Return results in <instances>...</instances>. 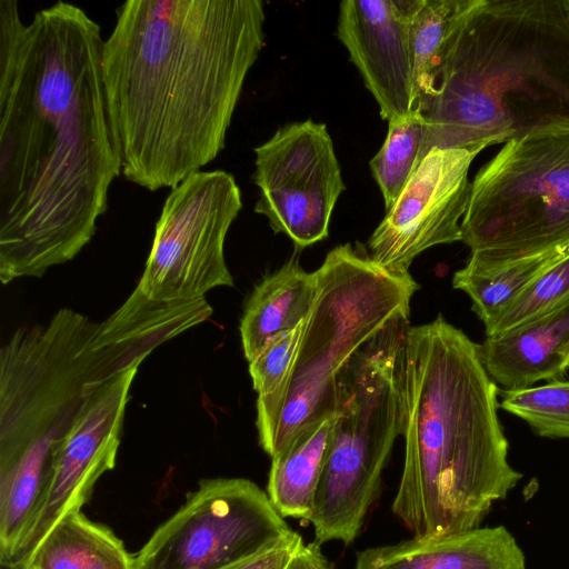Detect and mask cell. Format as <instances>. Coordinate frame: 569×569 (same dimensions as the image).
Wrapping results in <instances>:
<instances>
[{
  "instance_id": "6da1fadb",
  "label": "cell",
  "mask_w": 569,
  "mask_h": 569,
  "mask_svg": "<svg viewBox=\"0 0 569 569\" xmlns=\"http://www.w3.org/2000/svg\"><path fill=\"white\" fill-rule=\"evenodd\" d=\"M99 24L58 1L0 76V280L41 277L93 238L121 173Z\"/></svg>"
},
{
  "instance_id": "7a4b0ae2",
  "label": "cell",
  "mask_w": 569,
  "mask_h": 569,
  "mask_svg": "<svg viewBox=\"0 0 569 569\" xmlns=\"http://www.w3.org/2000/svg\"><path fill=\"white\" fill-rule=\"evenodd\" d=\"M264 19L260 0H128L117 9L102 79L127 180L172 189L222 151Z\"/></svg>"
},
{
  "instance_id": "3957f363",
  "label": "cell",
  "mask_w": 569,
  "mask_h": 569,
  "mask_svg": "<svg viewBox=\"0 0 569 569\" xmlns=\"http://www.w3.org/2000/svg\"><path fill=\"white\" fill-rule=\"evenodd\" d=\"M199 300L156 301L137 287L101 321L70 308L17 329L0 350V535L19 539L48 489L87 396L206 321Z\"/></svg>"
},
{
  "instance_id": "277c9868",
  "label": "cell",
  "mask_w": 569,
  "mask_h": 569,
  "mask_svg": "<svg viewBox=\"0 0 569 569\" xmlns=\"http://www.w3.org/2000/svg\"><path fill=\"white\" fill-rule=\"evenodd\" d=\"M499 388L479 345L441 315L409 327L403 351L405 460L392 512L412 538L480 527L522 475L508 460Z\"/></svg>"
},
{
  "instance_id": "5b68a950",
  "label": "cell",
  "mask_w": 569,
  "mask_h": 569,
  "mask_svg": "<svg viewBox=\"0 0 569 569\" xmlns=\"http://www.w3.org/2000/svg\"><path fill=\"white\" fill-rule=\"evenodd\" d=\"M416 107L423 158L569 123V0H471Z\"/></svg>"
},
{
  "instance_id": "8992f818",
  "label": "cell",
  "mask_w": 569,
  "mask_h": 569,
  "mask_svg": "<svg viewBox=\"0 0 569 569\" xmlns=\"http://www.w3.org/2000/svg\"><path fill=\"white\" fill-rule=\"evenodd\" d=\"M316 274L317 298L289 373L274 393L257 398L258 440L270 458L336 412L340 371L391 320L409 315L419 288L410 273L389 272L350 243L330 250Z\"/></svg>"
},
{
  "instance_id": "52a82bcc",
  "label": "cell",
  "mask_w": 569,
  "mask_h": 569,
  "mask_svg": "<svg viewBox=\"0 0 569 569\" xmlns=\"http://www.w3.org/2000/svg\"><path fill=\"white\" fill-rule=\"evenodd\" d=\"M409 327L408 315L391 320L338 375V417L309 520L320 546L351 543L379 495L383 469L403 429Z\"/></svg>"
},
{
  "instance_id": "ba28073f",
  "label": "cell",
  "mask_w": 569,
  "mask_h": 569,
  "mask_svg": "<svg viewBox=\"0 0 569 569\" xmlns=\"http://www.w3.org/2000/svg\"><path fill=\"white\" fill-rule=\"evenodd\" d=\"M461 236L485 263L569 248V123L503 143L471 181Z\"/></svg>"
},
{
  "instance_id": "9c48e42d",
  "label": "cell",
  "mask_w": 569,
  "mask_h": 569,
  "mask_svg": "<svg viewBox=\"0 0 569 569\" xmlns=\"http://www.w3.org/2000/svg\"><path fill=\"white\" fill-rule=\"evenodd\" d=\"M293 531L253 481L202 479L134 555L133 569H229Z\"/></svg>"
},
{
  "instance_id": "30bf717a",
  "label": "cell",
  "mask_w": 569,
  "mask_h": 569,
  "mask_svg": "<svg viewBox=\"0 0 569 569\" xmlns=\"http://www.w3.org/2000/svg\"><path fill=\"white\" fill-rule=\"evenodd\" d=\"M241 208L240 188L223 170L199 171L172 188L137 288L151 300L171 302L232 287L224 241Z\"/></svg>"
},
{
  "instance_id": "8fae6325",
  "label": "cell",
  "mask_w": 569,
  "mask_h": 569,
  "mask_svg": "<svg viewBox=\"0 0 569 569\" xmlns=\"http://www.w3.org/2000/svg\"><path fill=\"white\" fill-rule=\"evenodd\" d=\"M254 152L252 179L259 188L254 212L298 249L326 239L346 189L327 126L310 119L288 123Z\"/></svg>"
},
{
  "instance_id": "7c38bea8",
  "label": "cell",
  "mask_w": 569,
  "mask_h": 569,
  "mask_svg": "<svg viewBox=\"0 0 569 569\" xmlns=\"http://www.w3.org/2000/svg\"><path fill=\"white\" fill-rule=\"evenodd\" d=\"M140 365L106 379L86 398L63 438L44 498L7 563L27 569L39 545L66 516L81 511L100 477L114 468L129 392Z\"/></svg>"
},
{
  "instance_id": "4fadbf2b",
  "label": "cell",
  "mask_w": 569,
  "mask_h": 569,
  "mask_svg": "<svg viewBox=\"0 0 569 569\" xmlns=\"http://www.w3.org/2000/svg\"><path fill=\"white\" fill-rule=\"evenodd\" d=\"M476 156L466 149L432 148L427 153L368 240L367 254L376 264L406 274L427 249L461 241Z\"/></svg>"
},
{
  "instance_id": "5bb4252c",
  "label": "cell",
  "mask_w": 569,
  "mask_h": 569,
  "mask_svg": "<svg viewBox=\"0 0 569 569\" xmlns=\"http://www.w3.org/2000/svg\"><path fill=\"white\" fill-rule=\"evenodd\" d=\"M417 0H346L338 38L347 48L380 116L391 120L416 108L410 21Z\"/></svg>"
},
{
  "instance_id": "9a60e30c",
  "label": "cell",
  "mask_w": 569,
  "mask_h": 569,
  "mask_svg": "<svg viewBox=\"0 0 569 569\" xmlns=\"http://www.w3.org/2000/svg\"><path fill=\"white\" fill-rule=\"evenodd\" d=\"M489 377L505 390L558 380L568 370L569 300L479 345Z\"/></svg>"
},
{
  "instance_id": "2e32d148",
  "label": "cell",
  "mask_w": 569,
  "mask_h": 569,
  "mask_svg": "<svg viewBox=\"0 0 569 569\" xmlns=\"http://www.w3.org/2000/svg\"><path fill=\"white\" fill-rule=\"evenodd\" d=\"M355 569H527L522 549L503 526L478 527L442 538L367 548Z\"/></svg>"
},
{
  "instance_id": "e0dca14e",
  "label": "cell",
  "mask_w": 569,
  "mask_h": 569,
  "mask_svg": "<svg viewBox=\"0 0 569 569\" xmlns=\"http://www.w3.org/2000/svg\"><path fill=\"white\" fill-rule=\"evenodd\" d=\"M316 271L307 272L296 258L264 277L248 297L240 337L250 362L274 336L301 326L317 298Z\"/></svg>"
},
{
  "instance_id": "ac0fdd59",
  "label": "cell",
  "mask_w": 569,
  "mask_h": 569,
  "mask_svg": "<svg viewBox=\"0 0 569 569\" xmlns=\"http://www.w3.org/2000/svg\"><path fill=\"white\" fill-rule=\"evenodd\" d=\"M337 417L322 418L271 458L266 492L283 518L310 520Z\"/></svg>"
},
{
  "instance_id": "d6986e66",
  "label": "cell",
  "mask_w": 569,
  "mask_h": 569,
  "mask_svg": "<svg viewBox=\"0 0 569 569\" xmlns=\"http://www.w3.org/2000/svg\"><path fill=\"white\" fill-rule=\"evenodd\" d=\"M133 565L134 556L108 526L77 511L51 529L27 569H133Z\"/></svg>"
},
{
  "instance_id": "ffe728a7",
  "label": "cell",
  "mask_w": 569,
  "mask_h": 569,
  "mask_svg": "<svg viewBox=\"0 0 569 569\" xmlns=\"http://www.w3.org/2000/svg\"><path fill=\"white\" fill-rule=\"evenodd\" d=\"M568 253L569 248L502 263H485L470 257L455 272L452 286L469 296L472 311L487 330L528 286Z\"/></svg>"
},
{
  "instance_id": "44dd1931",
  "label": "cell",
  "mask_w": 569,
  "mask_h": 569,
  "mask_svg": "<svg viewBox=\"0 0 569 569\" xmlns=\"http://www.w3.org/2000/svg\"><path fill=\"white\" fill-rule=\"evenodd\" d=\"M426 138L427 124L417 107L388 121L385 142L369 163L386 211L393 206L423 160Z\"/></svg>"
},
{
  "instance_id": "7402d4cb",
  "label": "cell",
  "mask_w": 569,
  "mask_h": 569,
  "mask_svg": "<svg viewBox=\"0 0 569 569\" xmlns=\"http://www.w3.org/2000/svg\"><path fill=\"white\" fill-rule=\"evenodd\" d=\"M470 2L471 0H417L410 21L417 101L430 90L445 46Z\"/></svg>"
},
{
  "instance_id": "603a6c76",
  "label": "cell",
  "mask_w": 569,
  "mask_h": 569,
  "mask_svg": "<svg viewBox=\"0 0 569 569\" xmlns=\"http://www.w3.org/2000/svg\"><path fill=\"white\" fill-rule=\"evenodd\" d=\"M499 406L525 420L540 437L569 439V381L503 390Z\"/></svg>"
},
{
  "instance_id": "cb8c5ba5",
  "label": "cell",
  "mask_w": 569,
  "mask_h": 569,
  "mask_svg": "<svg viewBox=\"0 0 569 569\" xmlns=\"http://www.w3.org/2000/svg\"><path fill=\"white\" fill-rule=\"evenodd\" d=\"M569 300V253L550 266L486 330L495 336Z\"/></svg>"
},
{
  "instance_id": "d4e9b609",
  "label": "cell",
  "mask_w": 569,
  "mask_h": 569,
  "mask_svg": "<svg viewBox=\"0 0 569 569\" xmlns=\"http://www.w3.org/2000/svg\"><path fill=\"white\" fill-rule=\"evenodd\" d=\"M302 325L272 337L249 362L252 387L259 398L271 396L286 380L301 338Z\"/></svg>"
},
{
  "instance_id": "484cf974",
  "label": "cell",
  "mask_w": 569,
  "mask_h": 569,
  "mask_svg": "<svg viewBox=\"0 0 569 569\" xmlns=\"http://www.w3.org/2000/svg\"><path fill=\"white\" fill-rule=\"evenodd\" d=\"M302 543V537L293 531L276 546L229 569H287Z\"/></svg>"
},
{
  "instance_id": "4316f807",
  "label": "cell",
  "mask_w": 569,
  "mask_h": 569,
  "mask_svg": "<svg viewBox=\"0 0 569 569\" xmlns=\"http://www.w3.org/2000/svg\"><path fill=\"white\" fill-rule=\"evenodd\" d=\"M287 569H331L316 541L302 543L292 556Z\"/></svg>"
},
{
  "instance_id": "83f0119b",
  "label": "cell",
  "mask_w": 569,
  "mask_h": 569,
  "mask_svg": "<svg viewBox=\"0 0 569 569\" xmlns=\"http://www.w3.org/2000/svg\"><path fill=\"white\" fill-rule=\"evenodd\" d=\"M0 569H12V568L9 566H6V565H0Z\"/></svg>"
},
{
  "instance_id": "f1b7e54d",
  "label": "cell",
  "mask_w": 569,
  "mask_h": 569,
  "mask_svg": "<svg viewBox=\"0 0 569 569\" xmlns=\"http://www.w3.org/2000/svg\"><path fill=\"white\" fill-rule=\"evenodd\" d=\"M567 368H568V370H569V360H568V365H567Z\"/></svg>"
}]
</instances>
